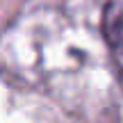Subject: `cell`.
I'll list each match as a JSON object with an SVG mask.
<instances>
[{"label": "cell", "mask_w": 123, "mask_h": 123, "mask_svg": "<svg viewBox=\"0 0 123 123\" xmlns=\"http://www.w3.org/2000/svg\"><path fill=\"white\" fill-rule=\"evenodd\" d=\"M105 32H107V46L112 50L114 64L123 78V0H112L107 5Z\"/></svg>", "instance_id": "obj_1"}]
</instances>
